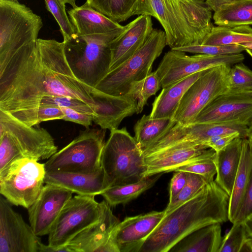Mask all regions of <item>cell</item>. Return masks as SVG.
Returning <instances> with one entry per match:
<instances>
[{"mask_svg": "<svg viewBox=\"0 0 252 252\" xmlns=\"http://www.w3.org/2000/svg\"><path fill=\"white\" fill-rule=\"evenodd\" d=\"M92 88L73 74L63 42L38 38L37 45L0 64V110L30 126L37 123L42 98L59 95L90 103Z\"/></svg>", "mask_w": 252, "mask_h": 252, "instance_id": "cell-1", "label": "cell"}, {"mask_svg": "<svg viewBox=\"0 0 252 252\" xmlns=\"http://www.w3.org/2000/svg\"><path fill=\"white\" fill-rule=\"evenodd\" d=\"M229 195L214 180L194 197L165 214L139 252H167L179 242L206 226L229 220Z\"/></svg>", "mask_w": 252, "mask_h": 252, "instance_id": "cell-2", "label": "cell"}, {"mask_svg": "<svg viewBox=\"0 0 252 252\" xmlns=\"http://www.w3.org/2000/svg\"><path fill=\"white\" fill-rule=\"evenodd\" d=\"M212 11L201 0H138L133 15L156 19L172 49L201 44L214 27Z\"/></svg>", "mask_w": 252, "mask_h": 252, "instance_id": "cell-3", "label": "cell"}, {"mask_svg": "<svg viewBox=\"0 0 252 252\" xmlns=\"http://www.w3.org/2000/svg\"><path fill=\"white\" fill-rule=\"evenodd\" d=\"M125 28L99 34L75 36L63 42L67 62L74 75L94 88L109 71L111 44Z\"/></svg>", "mask_w": 252, "mask_h": 252, "instance_id": "cell-4", "label": "cell"}, {"mask_svg": "<svg viewBox=\"0 0 252 252\" xmlns=\"http://www.w3.org/2000/svg\"><path fill=\"white\" fill-rule=\"evenodd\" d=\"M101 165L109 187L137 182L145 177L146 172L142 151L126 127L110 131Z\"/></svg>", "mask_w": 252, "mask_h": 252, "instance_id": "cell-5", "label": "cell"}, {"mask_svg": "<svg viewBox=\"0 0 252 252\" xmlns=\"http://www.w3.org/2000/svg\"><path fill=\"white\" fill-rule=\"evenodd\" d=\"M41 17L17 0H0V63L37 44Z\"/></svg>", "mask_w": 252, "mask_h": 252, "instance_id": "cell-6", "label": "cell"}, {"mask_svg": "<svg viewBox=\"0 0 252 252\" xmlns=\"http://www.w3.org/2000/svg\"><path fill=\"white\" fill-rule=\"evenodd\" d=\"M166 45L164 31L154 29L146 42L133 55L109 71L94 88L113 95L126 94L131 84L152 72L155 61Z\"/></svg>", "mask_w": 252, "mask_h": 252, "instance_id": "cell-7", "label": "cell"}, {"mask_svg": "<svg viewBox=\"0 0 252 252\" xmlns=\"http://www.w3.org/2000/svg\"><path fill=\"white\" fill-rule=\"evenodd\" d=\"M101 203L94 196L77 194L65 204L48 234V244L40 252H70L66 245L100 217Z\"/></svg>", "mask_w": 252, "mask_h": 252, "instance_id": "cell-8", "label": "cell"}, {"mask_svg": "<svg viewBox=\"0 0 252 252\" xmlns=\"http://www.w3.org/2000/svg\"><path fill=\"white\" fill-rule=\"evenodd\" d=\"M106 129L87 128L44 163L46 171L93 173L101 167Z\"/></svg>", "mask_w": 252, "mask_h": 252, "instance_id": "cell-9", "label": "cell"}, {"mask_svg": "<svg viewBox=\"0 0 252 252\" xmlns=\"http://www.w3.org/2000/svg\"><path fill=\"white\" fill-rule=\"evenodd\" d=\"M44 163L26 157L13 160L0 171V193L10 203L28 209L45 185Z\"/></svg>", "mask_w": 252, "mask_h": 252, "instance_id": "cell-10", "label": "cell"}, {"mask_svg": "<svg viewBox=\"0 0 252 252\" xmlns=\"http://www.w3.org/2000/svg\"><path fill=\"white\" fill-rule=\"evenodd\" d=\"M231 67L223 64L205 70L184 94L173 117L176 123L192 124L208 104L230 90L228 76Z\"/></svg>", "mask_w": 252, "mask_h": 252, "instance_id": "cell-11", "label": "cell"}, {"mask_svg": "<svg viewBox=\"0 0 252 252\" xmlns=\"http://www.w3.org/2000/svg\"><path fill=\"white\" fill-rule=\"evenodd\" d=\"M244 59L242 53L189 56L185 52L171 49L164 54L156 71L161 88H164L197 72L223 64L234 65Z\"/></svg>", "mask_w": 252, "mask_h": 252, "instance_id": "cell-12", "label": "cell"}, {"mask_svg": "<svg viewBox=\"0 0 252 252\" xmlns=\"http://www.w3.org/2000/svg\"><path fill=\"white\" fill-rule=\"evenodd\" d=\"M9 140L24 157L37 161L48 159L58 151L54 140L45 129L29 126L0 110V136Z\"/></svg>", "mask_w": 252, "mask_h": 252, "instance_id": "cell-13", "label": "cell"}, {"mask_svg": "<svg viewBox=\"0 0 252 252\" xmlns=\"http://www.w3.org/2000/svg\"><path fill=\"white\" fill-rule=\"evenodd\" d=\"M11 205L0 196V252H40L39 236Z\"/></svg>", "mask_w": 252, "mask_h": 252, "instance_id": "cell-14", "label": "cell"}, {"mask_svg": "<svg viewBox=\"0 0 252 252\" xmlns=\"http://www.w3.org/2000/svg\"><path fill=\"white\" fill-rule=\"evenodd\" d=\"M252 119V91L230 89L208 104L192 124L240 122Z\"/></svg>", "mask_w": 252, "mask_h": 252, "instance_id": "cell-15", "label": "cell"}, {"mask_svg": "<svg viewBox=\"0 0 252 252\" xmlns=\"http://www.w3.org/2000/svg\"><path fill=\"white\" fill-rule=\"evenodd\" d=\"M99 218L76 235L66 245L70 252H119L114 239L120 221L105 200Z\"/></svg>", "mask_w": 252, "mask_h": 252, "instance_id": "cell-16", "label": "cell"}, {"mask_svg": "<svg viewBox=\"0 0 252 252\" xmlns=\"http://www.w3.org/2000/svg\"><path fill=\"white\" fill-rule=\"evenodd\" d=\"M73 193L63 188L45 184L39 195L28 209L30 224L38 236L48 235L62 210Z\"/></svg>", "mask_w": 252, "mask_h": 252, "instance_id": "cell-17", "label": "cell"}, {"mask_svg": "<svg viewBox=\"0 0 252 252\" xmlns=\"http://www.w3.org/2000/svg\"><path fill=\"white\" fill-rule=\"evenodd\" d=\"M248 126L240 122L191 124L186 126L176 123L158 139V145L163 150L184 142L202 145L212 136L235 131L240 132L244 138H246Z\"/></svg>", "mask_w": 252, "mask_h": 252, "instance_id": "cell-18", "label": "cell"}, {"mask_svg": "<svg viewBox=\"0 0 252 252\" xmlns=\"http://www.w3.org/2000/svg\"><path fill=\"white\" fill-rule=\"evenodd\" d=\"M165 215V211H152L126 217L117 225L114 239L119 252H139L148 236Z\"/></svg>", "mask_w": 252, "mask_h": 252, "instance_id": "cell-19", "label": "cell"}, {"mask_svg": "<svg viewBox=\"0 0 252 252\" xmlns=\"http://www.w3.org/2000/svg\"><path fill=\"white\" fill-rule=\"evenodd\" d=\"M91 95L95 112L93 122L102 129H118L125 118L136 113L137 100L127 94L113 95L93 88Z\"/></svg>", "mask_w": 252, "mask_h": 252, "instance_id": "cell-20", "label": "cell"}, {"mask_svg": "<svg viewBox=\"0 0 252 252\" xmlns=\"http://www.w3.org/2000/svg\"><path fill=\"white\" fill-rule=\"evenodd\" d=\"M153 26L152 17L144 14L139 15L125 26L123 32L111 42L109 71L123 63L142 47L154 29Z\"/></svg>", "mask_w": 252, "mask_h": 252, "instance_id": "cell-21", "label": "cell"}, {"mask_svg": "<svg viewBox=\"0 0 252 252\" xmlns=\"http://www.w3.org/2000/svg\"><path fill=\"white\" fill-rule=\"evenodd\" d=\"M208 147L184 142L145 158V177L174 171L177 167L197 159Z\"/></svg>", "mask_w": 252, "mask_h": 252, "instance_id": "cell-22", "label": "cell"}, {"mask_svg": "<svg viewBox=\"0 0 252 252\" xmlns=\"http://www.w3.org/2000/svg\"><path fill=\"white\" fill-rule=\"evenodd\" d=\"M44 183L63 188L77 194L94 196L101 195L109 187L102 167L93 173L46 171Z\"/></svg>", "mask_w": 252, "mask_h": 252, "instance_id": "cell-23", "label": "cell"}, {"mask_svg": "<svg viewBox=\"0 0 252 252\" xmlns=\"http://www.w3.org/2000/svg\"><path fill=\"white\" fill-rule=\"evenodd\" d=\"M67 13L79 35L103 34L124 27L96 10L87 2L80 6L68 10Z\"/></svg>", "mask_w": 252, "mask_h": 252, "instance_id": "cell-24", "label": "cell"}, {"mask_svg": "<svg viewBox=\"0 0 252 252\" xmlns=\"http://www.w3.org/2000/svg\"><path fill=\"white\" fill-rule=\"evenodd\" d=\"M243 138L237 137L221 150L216 152V183L230 196L241 159Z\"/></svg>", "mask_w": 252, "mask_h": 252, "instance_id": "cell-25", "label": "cell"}, {"mask_svg": "<svg viewBox=\"0 0 252 252\" xmlns=\"http://www.w3.org/2000/svg\"><path fill=\"white\" fill-rule=\"evenodd\" d=\"M205 70L194 73L172 85L162 88L152 104L150 117L152 119L169 118L173 119L184 94Z\"/></svg>", "mask_w": 252, "mask_h": 252, "instance_id": "cell-26", "label": "cell"}, {"mask_svg": "<svg viewBox=\"0 0 252 252\" xmlns=\"http://www.w3.org/2000/svg\"><path fill=\"white\" fill-rule=\"evenodd\" d=\"M252 171V139L243 138L239 166L229 196L228 219L232 223L240 209Z\"/></svg>", "mask_w": 252, "mask_h": 252, "instance_id": "cell-27", "label": "cell"}, {"mask_svg": "<svg viewBox=\"0 0 252 252\" xmlns=\"http://www.w3.org/2000/svg\"><path fill=\"white\" fill-rule=\"evenodd\" d=\"M220 223L202 227L183 239L169 252H219L222 240Z\"/></svg>", "mask_w": 252, "mask_h": 252, "instance_id": "cell-28", "label": "cell"}, {"mask_svg": "<svg viewBox=\"0 0 252 252\" xmlns=\"http://www.w3.org/2000/svg\"><path fill=\"white\" fill-rule=\"evenodd\" d=\"M176 124L172 118L152 119L149 115H144L134 126V137L143 152Z\"/></svg>", "mask_w": 252, "mask_h": 252, "instance_id": "cell-29", "label": "cell"}, {"mask_svg": "<svg viewBox=\"0 0 252 252\" xmlns=\"http://www.w3.org/2000/svg\"><path fill=\"white\" fill-rule=\"evenodd\" d=\"M218 26L235 27L252 25V0H234L222 5L213 16Z\"/></svg>", "mask_w": 252, "mask_h": 252, "instance_id": "cell-30", "label": "cell"}, {"mask_svg": "<svg viewBox=\"0 0 252 252\" xmlns=\"http://www.w3.org/2000/svg\"><path fill=\"white\" fill-rule=\"evenodd\" d=\"M161 174H157L154 177H146L131 184L111 186L101 195L110 207L126 203L152 187Z\"/></svg>", "mask_w": 252, "mask_h": 252, "instance_id": "cell-31", "label": "cell"}, {"mask_svg": "<svg viewBox=\"0 0 252 252\" xmlns=\"http://www.w3.org/2000/svg\"><path fill=\"white\" fill-rule=\"evenodd\" d=\"M252 43V28L250 26L235 27L214 26L201 44L225 45Z\"/></svg>", "mask_w": 252, "mask_h": 252, "instance_id": "cell-32", "label": "cell"}, {"mask_svg": "<svg viewBox=\"0 0 252 252\" xmlns=\"http://www.w3.org/2000/svg\"><path fill=\"white\" fill-rule=\"evenodd\" d=\"M138 0H87L93 8L118 23L126 21L133 13Z\"/></svg>", "mask_w": 252, "mask_h": 252, "instance_id": "cell-33", "label": "cell"}, {"mask_svg": "<svg viewBox=\"0 0 252 252\" xmlns=\"http://www.w3.org/2000/svg\"><path fill=\"white\" fill-rule=\"evenodd\" d=\"M161 87L160 82L156 70L142 80L135 81L131 84L127 94L137 100L136 114L142 112L148 99L155 95Z\"/></svg>", "mask_w": 252, "mask_h": 252, "instance_id": "cell-34", "label": "cell"}, {"mask_svg": "<svg viewBox=\"0 0 252 252\" xmlns=\"http://www.w3.org/2000/svg\"><path fill=\"white\" fill-rule=\"evenodd\" d=\"M216 152L212 148L206 149L195 160L177 167L174 171H185L199 175L207 182L214 181L217 174L214 158Z\"/></svg>", "mask_w": 252, "mask_h": 252, "instance_id": "cell-35", "label": "cell"}, {"mask_svg": "<svg viewBox=\"0 0 252 252\" xmlns=\"http://www.w3.org/2000/svg\"><path fill=\"white\" fill-rule=\"evenodd\" d=\"M207 183L206 180L201 176L188 172L186 184L174 200L171 203L168 204L167 207L164 210L165 214L168 213L192 198Z\"/></svg>", "mask_w": 252, "mask_h": 252, "instance_id": "cell-36", "label": "cell"}, {"mask_svg": "<svg viewBox=\"0 0 252 252\" xmlns=\"http://www.w3.org/2000/svg\"><path fill=\"white\" fill-rule=\"evenodd\" d=\"M47 9L57 22L65 41L76 34V30L67 15L63 0H44Z\"/></svg>", "mask_w": 252, "mask_h": 252, "instance_id": "cell-37", "label": "cell"}, {"mask_svg": "<svg viewBox=\"0 0 252 252\" xmlns=\"http://www.w3.org/2000/svg\"><path fill=\"white\" fill-rule=\"evenodd\" d=\"M228 80L230 89L252 91V70L242 63L231 67Z\"/></svg>", "mask_w": 252, "mask_h": 252, "instance_id": "cell-38", "label": "cell"}, {"mask_svg": "<svg viewBox=\"0 0 252 252\" xmlns=\"http://www.w3.org/2000/svg\"><path fill=\"white\" fill-rule=\"evenodd\" d=\"M185 52L211 55H222L241 53L245 48L240 44L225 45H193L172 49Z\"/></svg>", "mask_w": 252, "mask_h": 252, "instance_id": "cell-39", "label": "cell"}, {"mask_svg": "<svg viewBox=\"0 0 252 252\" xmlns=\"http://www.w3.org/2000/svg\"><path fill=\"white\" fill-rule=\"evenodd\" d=\"M40 105H49L61 108L72 109L80 112L95 115L93 106L84 101L69 97L59 95L46 96L41 99Z\"/></svg>", "mask_w": 252, "mask_h": 252, "instance_id": "cell-40", "label": "cell"}, {"mask_svg": "<svg viewBox=\"0 0 252 252\" xmlns=\"http://www.w3.org/2000/svg\"><path fill=\"white\" fill-rule=\"evenodd\" d=\"M247 235L243 222H234L222 239L219 252H239Z\"/></svg>", "mask_w": 252, "mask_h": 252, "instance_id": "cell-41", "label": "cell"}, {"mask_svg": "<svg viewBox=\"0 0 252 252\" xmlns=\"http://www.w3.org/2000/svg\"><path fill=\"white\" fill-rule=\"evenodd\" d=\"M21 157H24L10 141L4 136H0V171Z\"/></svg>", "mask_w": 252, "mask_h": 252, "instance_id": "cell-42", "label": "cell"}, {"mask_svg": "<svg viewBox=\"0 0 252 252\" xmlns=\"http://www.w3.org/2000/svg\"><path fill=\"white\" fill-rule=\"evenodd\" d=\"M237 137L243 138L242 134L238 131L222 134L208 138L202 145L212 148L217 152L224 149Z\"/></svg>", "mask_w": 252, "mask_h": 252, "instance_id": "cell-43", "label": "cell"}, {"mask_svg": "<svg viewBox=\"0 0 252 252\" xmlns=\"http://www.w3.org/2000/svg\"><path fill=\"white\" fill-rule=\"evenodd\" d=\"M251 215H252V171L242 202L234 222H243Z\"/></svg>", "mask_w": 252, "mask_h": 252, "instance_id": "cell-44", "label": "cell"}, {"mask_svg": "<svg viewBox=\"0 0 252 252\" xmlns=\"http://www.w3.org/2000/svg\"><path fill=\"white\" fill-rule=\"evenodd\" d=\"M64 113L62 109L58 106L40 105L37 112V123L44 121L62 120Z\"/></svg>", "mask_w": 252, "mask_h": 252, "instance_id": "cell-45", "label": "cell"}, {"mask_svg": "<svg viewBox=\"0 0 252 252\" xmlns=\"http://www.w3.org/2000/svg\"><path fill=\"white\" fill-rule=\"evenodd\" d=\"M61 108L64 113V117L62 120L74 122L86 128H89L92 125L93 122V116L92 115L80 112L70 108Z\"/></svg>", "mask_w": 252, "mask_h": 252, "instance_id": "cell-46", "label": "cell"}, {"mask_svg": "<svg viewBox=\"0 0 252 252\" xmlns=\"http://www.w3.org/2000/svg\"><path fill=\"white\" fill-rule=\"evenodd\" d=\"M188 172L176 171L173 174L169 185V201L171 203L182 190L186 184Z\"/></svg>", "mask_w": 252, "mask_h": 252, "instance_id": "cell-47", "label": "cell"}, {"mask_svg": "<svg viewBox=\"0 0 252 252\" xmlns=\"http://www.w3.org/2000/svg\"><path fill=\"white\" fill-rule=\"evenodd\" d=\"M234 0H205L208 6L214 12L217 11L222 5Z\"/></svg>", "mask_w": 252, "mask_h": 252, "instance_id": "cell-48", "label": "cell"}, {"mask_svg": "<svg viewBox=\"0 0 252 252\" xmlns=\"http://www.w3.org/2000/svg\"><path fill=\"white\" fill-rule=\"evenodd\" d=\"M239 252H252V238L247 235Z\"/></svg>", "mask_w": 252, "mask_h": 252, "instance_id": "cell-49", "label": "cell"}, {"mask_svg": "<svg viewBox=\"0 0 252 252\" xmlns=\"http://www.w3.org/2000/svg\"><path fill=\"white\" fill-rule=\"evenodd\" d=\"M247 235L252 238V215L243 221Z\"/></svg>", "mask_w": 252, "mask_h": 252, "instance_id": "cell-50", "label": "cell"}, {"mask_svg": "<svg viewBox=\"0 0 252 252\" xmlns=\"http://www.w3.org/2000/svg\"><path fill=\"white\" fill-rule=\"evenodd\" d=\"M246 138L252 139V119L247 128Z\"/></svg>", "mask_w": 252, "mask_h": 252, "instance_id": "cell-51", "label": "cell"}, {"mask_svg": "<svg viewBox=\"0 0 252 252\" xmlns=\"http://www.w3.org/2000/svg\"><path fill=\"white\" fill-rule=\"evenodd\" d=\"M65 3H68L71 5L72 8L77 7L76 4L75 0H63Z\"/></svg>", "mask_w": 252, "mask_h": 252, "instance_id": "cell-52", "label": "cell"}, {"mask_svg": "<svg viewBox=\"0 0 252 252\" xmlns=\"http://www.w3.org/2000/svg\"><path fill=\"white\" fill-rule=\"evenodd\" d=\"M240 45L243 46L245 48H249L252 49V43H244L240 44Z\"/></svg>", "mask_w": 252, "mask_h": 252, "instance_id": "cell-53", "label": "cell"}, {"mask_svg": "<svg viewBox=\"0 0 252 252\" xmlns=\"http://www.w3.org/2000/svg\"><path fill=\"white\" fill-rule=\"evenodd\" d=\"M245 51L248 53L252 58V49L249 48H245Z\"/></svg>", "mask_w": 252, "mask_h": 252, "instance_id": "cell-54", "label": "cell"}, {"mask_svg": "<svg viewBox=\"0 0 252 252\" xmlns=\"http://www.w3.org/2000/svg\"><path fill=\"white\" fill-rule=\"evenodd\" d=\"M201 0L204 1V0Z\"/></svg>", "mask_w": 252, "mask_h": 252, "instance_id": "cell-55", "label": "cell"}, {"mask_svg": "<svg viewBox=\"0 0 252 252\" xmlns=\"http://www.w3.org/2000/svg\"><path fill=\"white\" fill-rule=\"evenodd\" d=\"M17 0L18 1V0Z\"/></svg>", "mask_w": 252, "mask_h": 252, "instance_id": "cell-56", "label": "cell"}]
</instances>
